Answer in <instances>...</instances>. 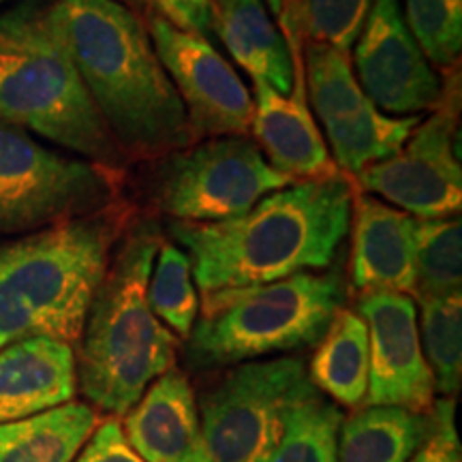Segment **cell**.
<instances>
[{"instance_id": "obj_1", "label": "cell", "mask_w": 462, "mask_h": 462, "mask_svg": "<svg viewBox=\"0 0 462 462\" xmlns=\"http://www.w3.org/2000/svg\"><path fill=\"white\" fill-rule=\"evenodd\" d=\"M356 193L354 178L338 171L291 182L229 221H171L167 234L189 255L201 293L263 285L326 270L349 234Z\"/></svg>"}, {"instance_id": "obj_2", "label": "cell", "mask_w": 462, "mask_h": 462, "mask_svg": "<svg viewBox=\"0 0 462 462\" xmlns=\"http://www.w3.org/2000/svg\"><path fill=\"white\" fill-rule=\"evenodd\" d=\"M48 15L129 163L193 143L187 112L142 15L118 0H56Z\"/></svg>"}, {"instance_id": "obj_3", "label": "cell", "mask_w": 462, "mask_h": 462, "mask_svg": "<svg viewBox=\"0 0 462 462\" xmlns=\"http://www.w3.org/2000/svg\"><path fill=\"white\" fill-rule=\"evenodd\" d=\"M129 221L131 208L118 201L0 245V349L24 338L78 345Z\"/></svg>"}, {"instance_id": "obj_4", "label": "cell", "mask_w": 462, "mask_h": 462, "mask_svg": "<svg viewBox=\"0 0 462 462\" xmlns=\"http://www.w3.org/2000/svg\"><path fill=\"white\" fill-rule=\"evenodd\" d=\"M161 242L154 221L126 227L86 315L75 356L82 394L114 418L176 366L178 338L150 310L148 281Z\"/></svg>"}, {"instance_id": "obj_5", "label": "cell", "mask_w": 462, "mask_h": 462, "mask_svg": "<svg viewBox=\"0 0 462 462\" xmlns=\"http://www.w3.org/2000/svg\"><path fill=\"white\" fill-rule=\"evenodd\" d=\"M0 123L107 170L129 161L109 135L48 9L0 15Z\"/></svg>"}, {"instance_id": "obj_6", "label": "cell", "mask_w": 462, "mask_h": 462, "mask_svg": "<svg viewBox=\"0 0 462 462\" xmlns=\"http://www.w3.org/2000/svg\"><path fill=\"white\" fill-rule=\"evenodd\" d=\"M345 306L338 273H298L263 285L204 293L187 338L195 368H223L319 343Z\"/></svg>"}, {"instance_id": "obj_7", "label": "cell", "mask_w": 462, "mask_h": 462, "mask_svg": "<svg viewBox=\"0 0 462 462\" xmlns=\"http://www.w3.org/2000/svg\"><path fill=\"white\" fill-rule=\"evenodd\" d=\"M125 173L56 152L0 123V236H20L118 204Z\"/></svg>"}, {"instance_id": "obj_8", "label": "cell", "mask_w": 462, "mask_h": 462, "mask_svg": "<svg viewBox=\"0 0 462 462\" xmlns=\"http://www.w3.org/2000/svg\"><path fill=\"white\" fill-rule=\"evenodd\" d=\"M317 388L298 356L229 366L198 398L208 462H265L289 413Z\"/></svg>"}, {"instance_id": "obj_9", "label": "cell", "mask_w": 462, "mask_h": 462, "mask_svg": "<svg viewBox=\"0 0 462 462\" xmlns=\"http://www.w3.org/2000/svg\"><path fill=\"white\" fill-rule=\"evenodd\" d=\"M248 137H215L157 159L150 201L178 223H221L291 184Z\"/></svg>"}, {"instance_id": "obj_10", "label": "cell", "mask_w": 462, "mask_h": 462, "mask_svg": "<svg viewBox=\"0 0 462 462\" xmlns=\"http://www.w3.org/2000/svg\"><path fill=\"white\" fill-rule=\"evenodd\" d=\"M309 106L319 120L328 152L345 176L356 178L396 154L421 116H388L364 95L351 56L328 45H302Z\"/></svg>"}, {"instance_id": "obj_11", "label": "cell", "mask_w": 462, "mask_h": 462, "mask_svg": "<svg viewBox=\"0 0 462 462\" xmlns=\"http://www.w3.org/2000/svg\"><path fill=\"white\" fill-rule=\"evenodd\" d=\"M458 97L446 82L441 106L421 118L396 154L354 178L357 190L374 195L415 218L460 215L462 170L458 150Z\"/></svg>"}, {"instance_id": "obj_12", "label": "cell", "mask_w": 462, "mask_h": 462, "mask_svg": "<svg viewBox=\"0 0 462 462\" xmlns=\"http://www.w3.org/2000/svg\"><path fill=\"white\" fill-rule=\"evenodd\" d=\"M148 34L161 65L187 112L195 142L246 137L253 118V92L215 45L198 32L180 31L148 14Z\"/></svg>"}, {"instance_id": "obj_13", "label": "cell", "mask_w": 462, "mask_h": 462, "mask_svg": "<svg viewBox=\"0 0 462 462\" xmlns=\"http://www.w3.org/2000/svg\"><path fill=\"white\" fill-rule=\"evenodd\" d=\"M351 67L364 95L388 116H421L446 97L441 73L409 32L401 0H373Z\"/></svg>"}, {"instance_id": "obj_14", "label": "cell", "mask_w": 462, "mask_h": 462, "mask_svg": "<svg viewBox=\"0 0 462 462\" xmlns=\"http://www.w3.org/2000/svg\"><path fill=\"white\" fill-rule=\"evenodd\" d=\"M357 313L368 330V392L364 407L430 411L435 381L420 340L418 306L409 293L366 291Z\"/></svg>"}, {"instance_id": "obj_15", "label": "cell", "mask_w": 462, "mask_h": 462, "mask_svg": "<svg viewBox=\"0 0 462 462\" xmlns=\"http://www.w3.org/2000/svg\"><path fill=\"white\" fill-rule=\"evenodd\" d=\"M293 56V88L281 95L273 86L251 79L253 118L251 131L265 161L293 182L337 176L338 167L328 152L319 125L309 106L304 82L302 43L285 37Z\"/></svg>"}, {"instance_id": "obj_16", "label": "cell", "mask_w": 462, "mask_h": 462, "mask_svg": "<svg viewBox=\"0 0 462 462\" xmlns=\"http://www.w3.org/2000/svg\"><path fill=\"white\" fill-rule=\"evenodd\" d=\"M349 231L351 281L357 291L413 296L415 217L357 190Z\"/></svg>"}, {"instance_id": "obj_17", "label": "cell", "mask_w": 462, "mask_h": 462, "mask_svg": "<svg viewBox=\"0 0 462 462\" xmlns=\"http://www.w3.org/2000/svg\"><path fill=\"white\" fill-rule=\"evenodd\" d=\"M123 418L126 441L143 462H208L198 398L178 368L154 379Z\"/></svg>"}, {"instance_id": "obj_18", "label": "cell", "mask_w": 462, "mask_h": 462, "mask_svg": "<svg viewBox=\"0 0 462 462\" xmlns=\"http://www.w3.org/2000/svg\"><path fill=\"white\" fill-rule=\"evenodd\" d=\"M75 349L54 338H24L0 349V424L71 402Z\"/></svg>"}, {"instance_id": "obj_19", "label": "cell", "mask_w": 462, "mask_h": 462, "mask_svg": "<svg viewBox=\"0 0 462 462\" xmlns=\"http://www.w3.org/2000/svg\"><path fill=\"white\" fill-rule=\"evenodd\" d=\"M212 32L251 79L281 95L293 88V56L263 0H210Z\"/></svg>"}, {"instance_id": "obj_20", "label": "cell", "mask_w": 462, "mask_h": 462, "mask_svg": "<svg viewBox=\"0 0 462 462\" xmlns=\"http://www.w3.org/2000/svg\"><path fill=\"white\" fill-rule=\"evenodd\" d=\"M99 424V413L78 401L0 424V462H73Z\"/></svg>"}, {"instance_id": "obj_21", "label": "cell", "mask_w": 462, "mask_h": 462, "mask_svg": "<svg viewBox=\"0 0 462 462\" xmlns=\"http://www.w3.org/2000/svg\"><path fill=\"white\" fill-rule=\"evenodd\" d=\"M310 383L346 409L364 407L368 392V330L357 310L340 309L306 368Z\"/></svg>"}, {"instance_id": "obj_22", "label": "cell", "mask_w": 462, "mask_h": 462, "mask_svg": "<svg viewBox=\"0 0 462 462\" xmlns=\"http://www.w3.org/2000/svg\"><path fill=\"white\" fill-rule=\"evenodd\" d=\"M430 429V415L401 407H360L340 421L338 462H409Z\"/></svg>"}, {"instance_id": "obj_23", "label": "cell", "mask_w": 462, "mask_h": 462, "mask_svg": "<svg viewBox=\"0 0 462 462\" xmlns=\"http://www.w3.org/2000/svg\"><path fill=\"white\" fill-rule=\"evenodd\" d=\"M373 0H282L279 22L285 37L302 45H328L349 54Z\"/></svg>"}, {"instance_id": "obj_24", "label": "cell", "mask_w": 462, "mask_h": 462, "mask_svg": "<svg viewBox=\"0 0 462 462\" xmlns=\"http://www.w3.org/2000/svg\"><path fill=\"white\" fill-rule=\"evenodd\" d=\"M460 217L415 218V287L411 298L460 296Z\"/></svg>"}, {"instance_id": "obj_25", "label": "cell", "mask_w": 462, "mask_h": 462, "mask_svg": "<svg viewBox=\"0 0 462 462\" xmlns=\"http://www.w3.org/2000/svg\"><path fill=\"white\" fill-rule=\"evenodd\" d=\"M148 304L173 337L189 338L199 315L198 287L189 255L170 240L161 242L154 257L148 281Z\"/></svg>"}, {"instance_id": "obj_26", "label": "cell", "mask_w": 462, "mask_h": 462, "mask_svg": "<svg viewBox=\"0 0 462 462\" xmlns=\"http://www.w3.org/2000/svg\"><path fill=\"white\" fill-rule=\"evenodd\" d=\"M421 309V351L429 362L435 392L454 398L462 381V300L460 296L418 298Z\"/></svg>"}, {"instance_id": "obj_27", "label": "cell", "mask_w": 462, "mask_h": 462, "mask_svg": "<svg viewBox=\"0 0 462 462\" xmlns=\"http://www.w3.org/2000/svg\"><path fill=\"white\" fill-rule=\"evenodd\" d=\"M343 413L315 390L289 413L285 435L265 462H338L337 441Z\"/></svg>"}, {"instance_id": "obj_28", "label": "cell", "mask_w": 462, "mask_h": 462, "mask_svg": "<svg viewBox=\"0 0 462 462\" xmlns=\"http://www.w3.org/2000/svg\"><path fill=\"white\" fill-rule=\"evenodd\" d=\"M402 15L430 65L452 73L462 51V0H404Z\"/></svg>"}, {"instance_id": "obj_29", "label": "cell", "mask_w": 462, "mask_h": 462, "mask_svg": "<svg viewBox=\"0 0 462 462\" xmlns=\"http://www.w3.org/2000/svg\"><path fill=\"white\" fill-rule=\"evenodd\" d=\"M454 398H439L430 407V429L409 462H462L454 421Z\"/></svg>"}, {"instance_id": "obj_30", "label": "cell", "mask_w": 462, "mask_h": 462, "mask_svg": "<svg viewBox=\"0 0 462 462\" xmlns=\"http://www.w3.org/2000/svg\"><path fill=\"white\" fill-rule=\"evenodd\" d=\"M73 462H143L126 441L118 418L101 420Z\"/></svg>"}, {"instance_id": "obj_31", "label": "cell", "mask_w": 462, "mask_h": 462, "mask_svg": "<svg viewBox=\"0 0 462 462\" xmlns=\"http://www.w3.org/2000/svg\"><path fill=\"white\" fill-rule=\"evenodd\" d=\"M148 14L159 15L180 31L208 37L212 32L210 0H148Z\"/></svg>"}, {"instance_id": "obj_32", "label": "cell", "mask_w": 462, "mask_h": 462, "mask_svg": "<svg viewBox=\"0 0 462 462\" xmlns=\"http://www.w3.org/2000/svg\"><path fill=\"white\" fill-rule=\"evenodd\" d=\"M118 3L129 7L131 11H135L137 15H148V0H118Z\"/></svg>"}, {"instance_id": "obj_33", "label": "cell", "mask_w": 462, "mask_h": 462, "mask_svg": "<svg viewBox=\"0 0 462 462\" xmlns=\"http://www.w3.org/2000/svg\"><path fill=\"white\" fill-rule=\"evenodd\" d=\"M265 5H268V11H270V14L279 17V14H281V7H282V0H265Z\"/></svg>"}, {"instance_id": "obj_34", "label": "cell", "mask_w": 462, "mask_h": 462, "mask_svg": "<svg viewBox=\"0 0 462 462\" xmlns=\"http://www.w3.org/2000/svg\"><path fill=\"white\" fill-rule=\"evenodd\" d=\"M5 3H11V0H0V7H3V5H5Z\"/></svg>"}]
</instances>
